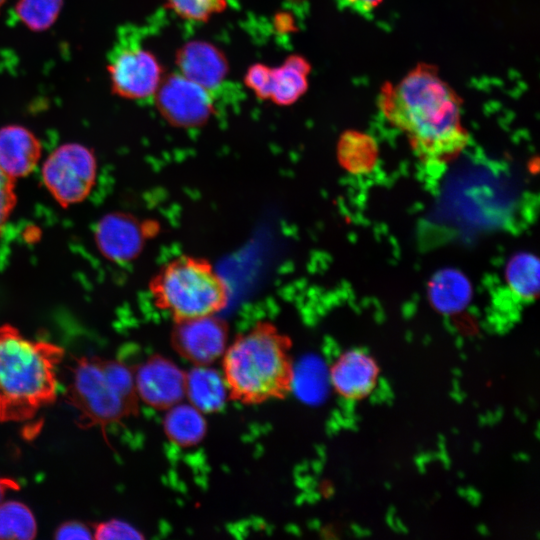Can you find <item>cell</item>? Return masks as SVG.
I'll return each instance as SVG.
<instances>
[{"label":"cell","instance_id":"obj_9","mask_svg":"<svg viewBox=\"0 0 540 540\" xmlns=\"http://www.w3.org/2000/svg\"><path fill=\"white\" fill-rule=\"evenodd\" d=\"M229 328L217 314L174 321L173 349L194 365H210L223 356Z\"/></svg>","mask_w":540,"mask_h":540},{"label":"cell","instance_id":"obj_8","mask_svg":"<svg viewBox=\"0 0 540 540\" xmlns=\"http://www.w3.org/2000/svg\"><path fill=\"white\" fill-rule=\"evenodd\" d=\"M159 114L178 128H198L215 111V96L177 71L164 75L152 100Z\"/></svg>","mask_w":540,"mask_h":540},{"label":"cell","instance_id":"obj_16","mask_svg":"<svg viewBox=\"0 0 540 540\" xmlns=\"http://www.w3.org/2000/svg\"><path fill=\"white\" fill-rule=\"evenodd\" d=\"M311 65L301 55L292 54L272 67L269 100L279 106L297 102L308 90Z\"/></svg>","mask_w":540,"mask_h":540},{"label":"cell","instance_id":"obj_3","mask_svg":"<svg viewBox=\"0 0 540 540\" xmlns=\"http://www.w3.org/2000/svg\"><path fill=\"white\" fill-rule=\"evenodd\" d=\"M64 349L0 326V421L31 420L57 397V367Z\"/></svg>","mask_w":540,"mask_h":540},{"label":"cell","instance_id":"obj_13","mask_svg":"<svg viewBox=\"0 0 540 540\" xmlns=\"http://www.w3.org/2000/svg\"><path fill=\"white\" fill-rule=\"evenodd\" d=\"M328 373L335 392L346 400L356 401L367 397L375 389L379 367L364 350L351 349L334 361Z\"/></svg>","mask_w":540,"mask_h":540},{"label":"cell","instance_id":"obj_15","mask_svg":"<svg viewBox=\"0 0 540 540\" xmlns=\"http://www.w3.org/2000/svg\"><path fill=\"white\" fill-rule=\"evenodd\" d=\"M185 397L203 414L215 413L229 398L222 373L210 365H194L186 372Z\"/></svg>","mask_w":540,"mask_h":540},{"label":"cell","instance_id":"obj_11","mask_svg":"<svg viewBox=\"0 0 540 540\" xmlns=\"http://www.w3.org/2000/svg\"><path fill=\"white\" fill-rule=\"evenodd\" d=\"M148 234L147 226L134 216L112 212L99 220L94 239L105 258L116 263H126L140 254Z\"/></svg>","mask_w":540,"mask_h":540},{"label":"cell","instance_id":"obj_6","mask_svg":"<svg viewBox=\"0 0 540 540\" xmlns=\"http://www.w3.org/2000/svg\"><path fill=\"white\" fill-rule=\"evenodd\" d=\"M107 71L112 92L136 102L152 101L164 77L155 53L132 31L121 35L109 52Z\"/></svg>","mask_w":540,"mask_h":540},{"label":"cell","instance_id":"obj_23","mask_svg":"<svg viewBox=\"0 0 540 540\" xmlns=\"http://www.w3.org/2000/svg\"><path fill=\"white\" fill-rule=\"evenodd\" d=\"M272 67L254 63L244 74L245 86L260 100H269Z\"/></svg>","mask_w":540,"mask_h":540},{"label":"cell","instance_id":"obj_21","mask_svg":"<svg viewBox=\"0 0 540 540\" xmlns=\"http://www.w3.org/2000/svg\"><path fill=\"white\" fill-rule=\"evenodd\" d=\"M62 7V0H18L15 6L20 21L31 30L52 26Z\"/></svg>","mask_w":540,"mask_h":540},{"label":"cell","instance_id":"obj_26","mask_svg":"<svg viewBox=\"0 0 540 540\" xmlns=\"http://www.w3.org/2000/svg\"><path fill=\"white\" fill-rule=\"evenodd\" d=\"M56 539H91L93 535L89 528L78 521H68L61 524L55 531Z\"/></svg>","mask_w":540,"mask_h":540},{"label":"cell","instance_id":"obj_12","mask_svg":"<svg viewBox=\"0 0 540 540\" xmlns=\"http://www.w3.org/2000/svg\"><path fill=\"white\" fill-rule=\"evenodd\" d=\"M175 63L178 73L214 96L228 78L229 65L225 54L204 40H191L182 44L176 52Z\"/></svg>","mask_w":540,"mask_h":540},{"label":"cell","instance_id":"obj_19","mask_svg":"<svg viewBox=\"0 0 540 540\" xmlns=\"http://www.w3.org/2000/svg\"><path fill=\"white\" fill-rule=\"evenodd\" d=\"M37 525L31 510L18 501L0 503V539L31 540Z\"/></svg>","mask_w":540,"mask_h":540},{"label":"cell","instance_id":"obj_4","mask_svg":"<svg viewBox=\"0 0 540 540\" xmlns=\"http://www.w3.org/2000/svg\"><path fill=\"white\" fill-rule=\"evenodd\" d=\"M65 399L77 412V424L99 426L105 437L108 425L139 412L133 370L125 364L97 356L74 357Z\"/></svg>","mask_w":540,"mask_h":540},{"label":"cell","instance_id":"obj_5","mask_svg":"<svg viewBox=\"0 0 540 540\" xmlns=\"http://www.w3.org/2000/svg\"><path fill=\"white\" fill-rule=\"evenodd\" d=\"M148 288L155 305L174 321L218 314L229 301L228 285L213 265L190 255L164 264Z\"/></svg>","mask_w":540,"mask_h":540},{"label":"cell","instance_id":"obj_29","mask_svg":"<svg viewBox=\"0 0 540 540\" xmlns=\"http://www.w3.org/2000/svg\"><path fill=\"white\" fill-rule=\"evenodd\" d=\"M19 489L20 485L14 479L9 477H0V503L8 491Z\"/></svg>","mask_w":540,"mask_h":540},{"label":"cell","instance_id":"obj_7","mask_svg":"<svg viewBox=\"0 0 540 540\" xmlns=\"http://www.w3.org/2000/svg\"><path fill=\"white\" fill-rule=\"evenodd\" d=\"M41 175L57 203L68 207L82 202L92 191L97 175L96 157L82 144L65 143L48 155Z\"/></svg>","mask_w":540,"mask_h":540},{"label":"cell","instance_id":"obj_1","mask_svg":"<svg viewBox=\"0 0 540 540\" xmlns=\"http://www.w3.org/2000/svg\"><path fill=\"white\" fill-rule=\"evenodd\" d=\"M378 106L384 118L402 132L426 167L443 168L468 146L462 99L437 68L420 63L397 82L380 88Z\"/></svg>","mask_w":540,"mask_h":540},{"label":"cell","instance_id":"obj_24","mask_svg":"<svg viewBox=\"0 0 540 540\" xmlns=\"http://www.w3.org/2000/svg\"><path fill=\"white\" fill-rule=\"evenodd\" d=\"M93 538L104 539H144V535L125 521L111 519L94 525Z\"/></svg>","mask_w":540,"mask_h":540},{"label":"cell","instance_id":"obj_14","mask_svg":"<svg viewBox=\"0 0 540 540\" xmlns=\"http://www.w3.org/2000/svg\"><path fill=\"white\" fill-rule=\"evenodd\" d=\"M41 154L39 139L26 127L12 124L0 128V169L13 180L30 174Z\"/></svg>","mask_w":540,"mask_h":540},{"label":"cell","instance_id":"obj_28","mask_svg":"<svg viewBox=\"0 0 540 540\" xmlns=\"http://www.w3.org/2000/svg\"><path fill=\"white\" fill-rule=\"evenodd\" d=\"M275 28L279 32H291L293 28H295L292 15L285 12L277 14L275 18Z\"/></svg>","mask_w":540,"mask_h":540},{"label":"cell","instance_id":"obj_17","mask_svg":"<svg viewBox=\"0 0 540 540\" xmlns=\"http://www.w3.org/2000/svg\"><path fill=\"white\" fill-rule=\"evenodd\" d=\"M163 430L166 437L183 448L198 445L207 432L204 414L192 404L179 402L166 410Z\"/></svg>","mask_w":540,"mask_h":540},{"label":"cell","instance_id":"obj_20","mask_svg":"<svg viewBox=\"0 0 540 540\" xmlns=\"http://www.w3.org/2000/svg\"><path fill=\"white\" fill-rule=\"evenodd\" d=\"M431 293L435 307L442 313L452 314L464 308L468 302L467 284L458 276L442 275L435 281Z\"/></svg>","mask_w":540,"mask_h":540},{"label":"cell","instance_id":"obj_30","mask_svg":"<svg viewBox=\"0 0 540 540\" xmlns=\"http://www.w3.org/2000/svg\"><path fill=\"white\" fill-rule=\"evenodd\" d=\"M7 2V0H0V10L2 8V6Z\"/></svg>","mask_w":540,"mask_h":540},{"label":"cell","instance_id":"obj_27","mask_svg":"<svg viewBox=\"0 0 540 540\" xmlns=\"http://www.w3.org/2000/svg\"><path fill=\"white\" fill-rule=\"evenodd\" d=\"M345 4L357 12L368 13L375 10L383 0H343Z\"/></svg>","mask_w":540,"mask_h":540},{"label":"cell","instance_id":"obj_18","mask_svg":"<svg viewBox=\"0 0 540 540\" xmlns=\"http://www.w3.org/2000/svg\"><path fill=\"white\" fill-rule=\"evenodd\" d=\"M540 264L528 252L514 255L507 263L505 278L511 293L522 302H531L539 293Z\"/></svg>","mask_w":540,"mask_h":540},{"label":"cell","instance_id":"obj_2","mask_svg":"<svg viewBox=\"0 0 540 540\" xmlns=\"http://www.w3.org/2000/svg\"><path fill=\"white\" fill-rule=\"evenodd\" d=\"M292 341L269 321L235 337L222 356L229 398L243 404L283 399L293 388Z\"/></svg>","mask_w":540,"mask_h":540},{"label":"cell","instance_id":"obj_22","mask_svg":"<svg viewBox=\"0 0 540 540\" xmlns=\"http://www.w3.org/2000/svg\"><path fill=\"white\" fill-rule=\"evenodd\" d=\"M163 3L182 20L204 23L223 12L228 0H163Z\"/></svg>","mask_w":540,"mask_h":540},{"label":"cell","instance_id":"obj_10","mask_svg":"<svg viewBox=\"0 0 540 540\" xmlns=\"http://www.w3.org/2000/svg\"><path fill=\"white\" fill-rule=\"evenodd\" d=\"M133 375L138 397L154 409L167 410L185 397L186 372L164 356L148 357Z\"/></svg>","mask_w":540,"mask_h":540},{"label":"cell","instance_id":"obj_25","mask_svg":"<svg viewBox=\"0 0 540 540\" xmlns=\"http://www.w3.org/2000/svg\"><path fill=\"white\" fill-rule=\"evenodd\" d=\"M14 182L0 169V232L16 205Z\"/></svg>","mask_w":540,"mask_h":540}]
</instances>
